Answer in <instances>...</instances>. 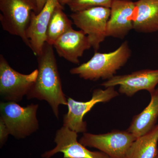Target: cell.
<instances>
[{
    "label": "cell",
    "instance_id": "6da1fadb",
    "mask_svg": "<svg viewBox=\"0 0 158 158\" xmlns=\"http://www.w3.org/2000/svg\"><path fill=\"white\" fill-rule=\"evenodd\" d=\"M37 58L38 75L27 98L45 101L59 119V106H67V99L62 90L53 46L46 42Z\"/></svg>",
    "mask_w": 158,
    "mask_h": 158
},
{
    "label": "cell",
    "instance_id": "7a4b0ae2",
    "mask_svg": "<svg viewBox=\"0 0 158 158\" xmlns=\"http://www.w3.org/2000/svg\"><path fill=\"white\" fill-rule=\"evenodd\" d=\"M131 54V51L126 41L113 52L103 53L95 52L89 61L71 69L69 72L86 80H109L126 64Z\"/></svg>",
    "mask_w": 158,
    "mask_h": 158
},
{
    "label": "cell",
    "instance_id": "3957f363",
    "mask_svg": "<svg viewBox=\"0 0 158 158\" xmlns=\"http://www.w3.org/2000/svg\"><path fill=\"white\" fill-rule=\"evenodd\" d=\"M0 23L4 31L20 37L27 46L26 32L32 12L37 14L36 0H0Z\"/></svg>",
    "mask_w": 158,
    "mask_h": 158
},
{
    "label": "cell",
    "instance_id": "277c9868",
    "mask_svg": "<svg viewBox=\"0 0 158 158\" xmlns=\"http://www.w3.org/2000/svg\"><path fill=\"white\" fill-rule=\"evenodd\" d=\"M38 107V104H34L23 107L15 102H2L0 118L6 124L10 135L16 139H23L39 128L37 116Z\"/></svg>",
    "mask_w": 158,
    "mask_h": 158
},
{
    "label": "cell",
    "instance_id": "5b68a950",
    "mask_svg": "<svg viewBox=\"0 0 158 158\" xmlns=\"http://www.w3.org/2000/svg\"><path fill=\"white\" fill-rule=\"evenodd\" d=\"M38 69L24 74L13 69L0 55V94L6 102H19L27 96L36 81Z\"/></svg>",
    "mask_w": 158,
    "mask_h": 158
},
{
    "label": "cell",
    "instance_id": "8992f818",
    "mask_svg": "<svg viewBox=\"0 0 158 158\" xmlns=\"http://www.w3.org/2000/svg\"><path fill=\"white\" fill-rule=\"evenodd\" d=\"M110 15V8L93 7L72 12L70 17L73 23L85 32L95 51L107 37V26Z\"/></svg>",
    "mask_w": 158,
    "mask_h": 158
},
{
    "label": "cell",
    "instance_id": "52a82bcc",
    "mask_svg": "<svg viewBox=\"0 0 158 158\" xmlns=\"http://www.w3.org/2000/svg\"><path fill=\"white\" fill-rule=\"evenodd\" d=\"M136 139L127 130H115L99 135L85 133L79 141L86 147L99 150L110 158H127L129 149Z\"/></svg>",
    "mask_w": 158,
    "mask_h": 158
},
{
    "label": "cell",
    "instance_id": "ba28073f",
    "mask_svg": "<svg viewBox=\"0 0 158 158\" xmlns=\"http://www.w3.org/2000/svg\"><path fill=\"white\" fill-rule=\"evenodd\" d=\"M115 87L94 89L91 99L87 102H80L69 98L67 99L68 112L63 117V126L77 133H86L87 123L84 117L98 103H106L118 96V93Z\"/></svg>",
    "mask_w": 158,
    "mask_h": 158
},
{
    "label": "cell",
    "instance_id": "9c48e42d",
    "mask_svg": "<svg viewBox=\"0 0 158 158\" xmlns=\"http://www.w3.org/2000/svg\"><path fill=\"white\" fill-rule=\"evenodd\" d=\"M78 133L65 127L57 130L54 138L56 147L44 153L43 158H50L58 153L63 158H110L101 151H91L78 141Z\"/></svg>",
    "mask_w": 158,
    "mask_h": 158
},
{
    "label": "cell",
    "instance_id": "30bf717a",
    "mask_svg": "<svg viewBox=\"0 0 158 158\" xmlns=\"http://www.w3.org/2000/svg\"><path fill=\"white\" fill-rule=\"evenodd\" d=\"M158 84V69H146L128 74L114 76L100 85L105 88L119 85V93L132 97L141 90L151 93Z\"/></svg>",
    "mask_w": 158,
    "mask_h": 158
},
{
    "label": "cell",
    "instance_id": "8fae6325",
    "mask_svg": "<svg viewBox=\"0 0 158 158\" xmlns=\"http://www.w3.org/2000/svg\"><path fill=\"white\" fill-rule=\"evenodd\" d=\"M59 5V0H48L39 13L32 12L26 35L30 42V48L37 56L42 52L46 41L49 23L55 9Z\"/></svg>",
    "mask_w": 158,
    "mask_h": 158
},
{
    "label": "cell",
    "instance_id": "7c38bea8",
    "mask_svg": "<svg viewBox=\"0 0 158 158\" xmlns=\"http://www.w3.org/2000/svg\"><path fill=\"white\" fill-rule=\"evenodd\" d=\"M135 5L131 0H114L110 8L107 37L123 39L133 29Z\"/></svg>",
    "mask_w": 158,
    "mask_h": 158
},
{
    "label": "cell",
    "instance_id": "4fadbf2b",
    "mask_svg": "<svg viewBox=\"0 0 158 158\" xmlns=\"http://www.w3.org/2000/svg\"><path fill=\"white\" fill-rule=\"evenodd\" d=\"M53 47L59 56L76 64L80 63L79 58L85 51L92 48L85 32L73 28L57 40Z\"/></svg>",
    "mask_w": 158,
    "mask_h": 158
},
{
    "label": "cell",
    "instance_id": "5bb4252c",
    "mask_svg": "<svg viewBox=\"0 0 158 158\" xmlns=\"http://www.w3.org/2000/svg\"><path fill=\"white\" fill-rule=\"evenodd\" d=\"M135 5L133 29L140 33L158 31V0H138Z\"/></svg>",
    "mask_w": 158,
    "mask_h": 158
},
{
    "label": "cell",
    "instance_id": "9a60e30c",
    "mask_svg": "<svg viewBox=\"0 0 158 158\" xmlns=\"http://www.w3.org/2000/svg\"><path fill=\"white\" fill-rule=\"evenodd\" d=\"M151 101L144 110L134 116L127 131L138 138L149 132L156 125L158 118V88L150 93Z\"/></svg>",
    "mask_w": 158,
    "mask_h": 158
},
{
    "label": "cell",
    "instance_id": "2e32d148",
    "mask_svg": "<svg viewBox=\"0 0 158 158\" xmlns=\"http://www.w3.org/2000/svg\"><path fill=\"white\" fill-rule=\"evenodd\" d=\"M158 124L138 137L130 147L127 158H156L158 155Z\"/></svg>",
    "mask_w": 158,
    "mask_h": 158
},
{
    "label": "cell",
    "instance_id": "e0dca14e",
    "mask_svg": "<svg viewBox=\"0 0 158 158\" xmlns=\"http://www.w3.org/2000/svg\"><path fill=\"white\" fill-rule=\"evenodd\" d=\"M63 6L60 4L53 13L46 32V41L50 45L53 46L59 37L72 28L73 22L63 11Z\"/></svg>",
    "mask_w": 158,
    "mask_h": 158
},
{
    "label": "cell",
    "instance_id": "ac0fdd59",
    "mask_svg": "<svg viewBox=\"0 0 158 158\" xmlns=\"http://www.w3.org/2000/svg\"><path fill=\"white\" fill-rule=\"evenodd\" d=\"M114 0H70L67 6L72 12L96 7L110 8Z\"/></svg>",
    "mask_w": 158,
    "mask_h": 158
},
{
    "label": "cell",
    "instance_id": "d6986e66",
    "mask_svg": "<svg viewBox=\"0 0 158 158\" xmlns=\"http://www.w3.org/2000/svg\"><path fill=\"white\" fill-rule=\"evenodd\" d=\"M9 132L2 119L0 118V145L1 148L6 143L9 137Z\"/></svg>",
    "mask_w": 158,
    "mask_h": 158
},
{
    "label": "cell",
    "instance_id": "ffe728a7",
    "mask_svg": "<svg viewBox=\"0 0 158 158\" xmlns=\"http://www.w3.org/2000/svg\"><path fill=\"white\" fill-rule=\"evenodd\" d=\"M37 8V13H39L45 6L46 3L48 0H36Z\"/></svg>",
    "mask_w": 158,
    "mask_h": 158
},
{
    "label": "cell",
    "instance_id": "44dd1931",
    "mask_svg": "<svg viewBox=\"0 0 158 158\" xmlns=\"http://www.w3.org/2000/svg\"><path fill=\"white\" fill-rule=\"evenodd\" d=\"M59 3L62 6L67 5L70 0H59Z\"/></svg>",
    "mask_w": 158,
    "mask_h": 158
},
{
    "label": "cell",
    "instance_id": "7402d4cb",
    "mask_svg": "<svg viewBox=\"0 0 158 158\" xmlns=\"http://www.w3.org/2000/svg\"><path fill=\"white\" fill-rule=\"evenodd\" d=\"M158 158V155L157 156V158Z\"/></svg>",
    "mask_w": 158,
    "mask_h": 158
}]
</instances>
